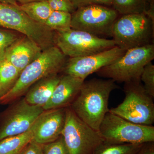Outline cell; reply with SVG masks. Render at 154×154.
Listing matches in <instances>:
<instances>
[{"instance_id": "6da1fadb", "label": "cell", "mask_w": 154, "mask_h": 154, "mask_svg": "<svg viewBox=\"0 0 154 154\" xmlns=\"http://www.w3.org/2000/svg\"><path fill=\"white\" fill-rule=\"evenodd\" d=\"M117 88L116 82L110 79L94 78L84 81L69 107L82 121L99 131L100 125L109 111L110 94Z\"/></svg>"}, {"instance_id": "7a4b0ae2", "label": "cell", "mask_w": 154, "mask_h": 154, "mask_svg": "<svg viewBox=\"0 0 154 154\" xmlns=\"http://www.w3.org/2000/svg\"><path fill=\"white\" fill-rule=\"evenodd\" d=\"M66 61V56L55 45L42 51L37 58L21 72L11 90L0 97V104L5 105L15 101L39 80L58 74L62 71Z\"/></svg>"}, {"instance_id": "3957f363", "label": "cell", "mask_w": 154, "mask_h": 154, "mask_svg": "<svg viewBox=\"0 0 154 154\" xmlns=\"http://www.w3.org/2000/svg\"><path fill=\"white\" fill-rule=\"evenodd\" d=\"M154 59V45L151 43L127 50L117 60L96 73L119 83L140 81L144 68Z\"/></svg>"}, {"instance_id": "277c9868", "label": "cell", "mask_w": 154, "mask_h": 154, "mask_svg": "<svg viewBox=\"0 0 154 154\" xmlns=\"http://www.w3.org/2000/svg\"><path fill=\"white\" fill-rule=\"evenodd\" d=\"M123 102L109 112L135 124L151 126L154 123V104L140 81L125 83Z\"/></svg>"}, {"instance_id": "5b68a950", "label": "cell", "mask_w": 154, "mask_h": 154, "mask_svg": "<svg viewBox=\"0 0 154 154\" xmlns=\"http://www.w3.org/2000/svg\"><path fill=\"white\" fill-rule=\"evenodd\" d=\"M0 26L27 36L42 51L54 46V31L30 19L19 8L0 3Z\"/></svg>"}, {"instance_id": "8992f818", "label": "cell", "mask_w": 154, "mask_h": 154, "mask_svg": "<svg viewBox=\"0 0 154 154\" xmlns=\"http://www.w3.org/2000/svg\"><path fill=\"white\" fill-rule=\"evenodd\" d=\"M154 23L145 13L123 15L116 19L112 37L116 46L127 50L151 44Z\"/></svg>"}, {"instance_id": "52a82bcc", "label": "cell", "mask_w": 154, "mask_h": 154, "mask_svg": "<svg viewBox=\"0 0 154 154\" xmlns=\"http://www.w3.org/2000/svg\"><path fill=\"white\" fill-rule=\"evenodd\" d=\"M99 131L104 141L109 143L142 144L154 141L153 125L135 124L109 111Z\"/></svg>"}, {"instance_id": "ba28073f", "label": "cell", "mask_w": 154, "mask_h": 154, "mask_svg": "<svg viewBox=\"0 0 154 154\" xmlns=\"http://www.w3.org/2000/svg\"><path fill=\"white\" fill-rule=\"evenodd\" d=\"M54 43L66 56L69 57L92 55L116 46L113 39L71 28L54 31Z\"/></svg>"}, {"instance_id": "9c48e42d", "label": "cell", "mask_w": 154, "mask_h": 154, "mask_svg": "<svg viewBox=\"0 0 154 154\" xmlns=\"http://www.w3.org/2000/svg\"><path fill=\"white\" fill-rule=\"evenodd\" d=\"M61 135L69 154H92L104 142L99 131L82 121L70 107L66 108Z\"/></svg>"}, {"instance_id": "30bf717a", "label": "cell", "mask_w": 154, "mask_h": 154, "mask_svg": "<svg viewBox=\"0 0 154 154\" xmlns=\"http://www.w3.org/2000/svg\"><path fill=\"white\" fill-rule=\"evenodd\" d=\"M118 15L114 9L107 6L91 5L81 7L72 14L71 28L100 37L112 36L113 25Z\"/></svg>"}, {"instance_id": "8fae6325", "label": "cell", "mask_w": 154, "mask_h": 154, "mask_svg": "<svg viewBox=\"0 0 154 154\" xmlns=\"http://www.w3.org/2000/svg\"><path fill=\"white\" fill-rule=\"evenodd\" d=\"M44 111L24 99L12 105L0 115V140L28 131Z\"/></svg>"}, {"instance_id": "7c38bea8", "label": "cell", "mask_w": 154, "mask_h": 154, "mask_svg": "<svg viewBox=\"0 0 154 154\" xmlns=\"http://www.w3.org/2000/svg\"><path fill=\"white\" fill-rule=\"evenodd\" d=\"M125 51L115 46L92 55L69 57L66 60L62 72L65 75L85 80L90 75L113 63Z\"/></svg>"}, {"instance_id": "4fadbf2b", "label": "cell", "mask_w": 154, "mask_h": 154, "mask_svg": "<svg viewBox=\"0 0 154 154\" xmlns=\"http://www.w3.org/2000/svg\"><path fill=\"white\" fill-rule=\"evenodd\" d=\"M66 108L44 110L32 125L33 140L40 144L48 143L61 135Z\"/></svg>"}, {"instance_id": "5bb4252c", "label": "cell", "mask_w": 154, "mask_h": 154, "mask_svg": "<svg viewBox=\"0 0 154 154\" xmlns=\"http://www.w3.org/2000/svg\"><path fill=\"white\" fill-rule=\"evenodd\" d=\"M85 80L64 74L56 87L49 101L43 107L44 110L69 107L79 92Z\"/></svg>"}, {"instance_id": "9a60e30c", "label": "cell", "mask_w": 154, "mask_h": 154, "mask_svg": "<svg viewBox=\"0 0 154 154\" xmlns=\"http://www.w3.org/2000/svg\"><path fill=\"white\" fill-rule=\"evenodd\" d=\"M41 48L27 36L22 35L7 50L4 59L21 72L39 56Z\"/></svg>"}, {"instance_id": "2e32d148", "label": "cell", "mask_w": 154, "mask_h": 154, "mask_svg": "<svg viewBox=\"0 0 154 154\" xmlns=\"http://www.w3.org/2000/svg\"><path fill=\"white\" fill-rule=\"evenodd\" d=\"M60 78L54 74L39 80L28 90L24 99L30 105L43 108L52 96Z\"/></svg>"}, {"instance_id": "e0dca14e", "label": "cell", "mask_w": 154, "mask_h": 154, "mask_svg": "<svg viewBox=\"0 0 154 154\" xmlns=\"http://www.w3.org/2000/svg\"><path fill=\"white\" fill-rule=\"evenodd\" d=\"M33 137L31 127L28 131L22 134L3 139L0 140V154H21Z\"/></svg>"}, {"instance_id": "ac0fdd59", "label": "cell", "mask_w": 154, "mask_h": 154, "mask_svg": "<svg viewBox=\"0 0 154 154\" xmlns=\"http://www.w3.org/2000/svg\"><path fill=\"white\" fill-rule=\"evenodd\" d=\"M19 7L29 18L42 25H44L53 11L50 7L47 1H38L22 4L19 5Z\"/></svg>"}, {"instance_id": "d6986e66", "label": "cell", "mask_w": 154, "mask_h": 154, "mask_svg": "<svg viewBox=\"0 0 154 154\" xmlns=\"http://www.w3.org/2000/svg\"><path fill=\"white\" fill-rule=\"evenodd\" d=\"M20 73L16 67L5 59L0 60V97L14 87Z\"/></svg>"}, {"instance_id": "ffe728a7", "label": "cell", "mask_w": 154, "mask_h": 154, "mask_svg": "<svg viewBox=\"0 0 154 154\" xmlns=\"http://www.w3.org/2000/svg\"><path fill=\"white\" fill-rule=\"evenodd\" d=\"M112 7L123 15L146 13L149 4L146 0H112Z\"/></svg>"}, {"instance_id": "44dd1931", "label": "cell", "mask_w": 154, "mask_h": 154, "mask_svg": "<svg viewBox=\"0 0 154 154\" xmlns=\"http://www.w3.org/2000/svg\"><path fill=\"white\" fill-rule=\"evenodd\" d=\"M143 144L111 143L104 141L92 154H134Z\"/></svg>"}, {"instance_id": "7402d4cb", "label": "cell", "mask_w": 154, "mask_h": 154, "mask_svg": "<svg viewBox=\"0 0 154 154\" xmlns=\"http://www.w3.org/2000/svg\"><path fill=\"white\" fill-rule=\"evenodd\" d=\"M72 14L66 12L53 11L44 25L54 31L71 28Z\"/></svg>"}, {"instance_id": "603a6c76", "label": "cell", "mask_w": 154, "mask_h": 154, "mask_svg": "<svg viewBox=\"0 0 154 154\" xmlns=\"http://www.w3.org/2000/svg\"><path fill=\"white\" fill-rule=\"evenodd\" d=\"M22 35L13 30L0 29V60L4 58L9 48Z\"/></svg>"}, {"instance_id": "cb8c5ba5", "label": "cell", "mask_w": 154, "mask_h": 154, "mask_svg": "<svg viewBox=\"0 0 154 154\" xmlns=\"http://www.w3.org/2000/svg\"><path fill=\"white\" fill-rule=\"evenodd\" d=\"M140 81L146 92L154 98V65L152 62L144 68L140 77Z\"/></svg>"}, {"instance_id": "d4e9b609", "label": "cell", "mask_w": 154, "mask_h": 154, "mask_svg": "<svg viewBox=\"0 0 154 154\" xmlns=\"http://www.w3.org/2000/svg\"><path fill=\"white\" fill-rule=\"evenodd\" d=\"M42 154H69L62 135L53 141L42 144Z\"/></svg>"}, {"instance_id": "484cf974", "label": "cell", "mask_w": 154, "mask_h": 154, "mask_svg": "<svg viewBox=\"0 0 154 154\" xmlns=\"http://www.w3.org/2000/svg\"><path fill=\"white\" fill-rule=\"evenodd\" d=\"M53 11L66 12L72 14L75 11L71 1L69 0H48Z\"/></svg>"}, {"instance_id": "4316f807", "label": "cell", "mask_w": 154, "mask_h": 154, "mask_svg": "<svg viewBox=\"0 0 154 154\" xmlns=\"http://www.w3.org/2000/svg\"><path fill=\"white\" fill-rule=\"evenodd\" d=\"M71 2L75 10L91 5H100L109 7L112 6V0H71Z\"/></svg>"}, {"instance_id": "83f0119b", "label": "cell", "mask_w": 154, "mask_h": 154, "mask_svg": "<svg viewBox=\"0 0 154 154\" xmlns=\"http://www.w3.org/2000/svg\"><path fill=\"white\" fill-rule=\"evenodd\" d=\"M42 144L32 140L26 145L21 154H42Z\"/></svg>"}, {"instance_id": "f1b7e54d", "label": "cell", "mask_w": 154, "mask_h": 154, "mask_svg": "<svg viewBox=\"0 0 154 154\" xmlns=\"http://www.w3.org/2000/svg\"><path fill=\"white\" fill-rule=\"evenodd\" d=\"M0 3L8 4V5H12L17 7L19 6V4L16 2V0H0Z\"/></svg>"}, {"instance_id": "f546056e", "label": "cell", "mask_w": 154, "mask_h": 154, "mask_svg": "<svg viewBox=\"0 0 154 154\" xmlns=\"http://www.w3.org/2000/svg\"><path fill=\"white\" fill-rule=\"evenodd\" d=\"M48 1V0H16L17 3H20L21 5L32 2H38V1Z\"/></svg>"}, {"instance_id": "4dcf8cb0", "label": "cell", "mask_w": 154, "mask_h": 154, "mask_svg": "<svg viewBox=\"0 0 154 154\" xmlns=\"http://www.w3.org/2000/svg\"><path fill=\"white\" fill-rule=\"evenodd\" d=\"M152 148V147L149 148V149L144 151L143 152H142L140 154H154V150Z\"/></svg>"}, {"instance_id": "1f68e13d", "label": "cell", "mask_w": 154, "mask_h": 154, "mask_svg": "<svg viewBox=\"0 0 154 154\" xmlns=\"http://www.w3.org/2000/svg\"><path fill=\"white\" fill-rule=\"evenodd\" d=\"M148 2L149 4L154 3V0H146Z\"/></svg>"}, {"instance_id": "d6a6232c", "label": "cell", "mask_w": 154, "mask_h": 154, "mask_svg": "<svg viewBox=\"0 0 154 154\" xmlns=\"http://www.w3.org/2000/svg\"><path fill=\"white\" fill-rule=\"evenodd\" d=\"M69 1H71V0H69Z\"/></svg>"}]
</instances>
